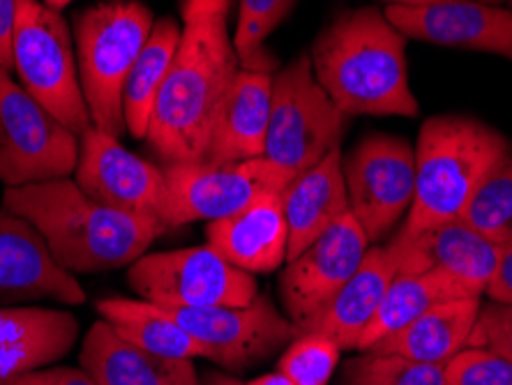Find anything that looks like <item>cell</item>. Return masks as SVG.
<instances>
[{
    "label": "cell",
    "instance_id": "d4e9b609",
    "mask_svg": "<svg viewBox=\"0 0 512 385\" xmlns=\"http://www.w3.org/2000/svg\"><path fill=\"white\" fill-rule=\"evenodd\" d=\"M97 314L143 351L173 360H206L203 346L160 305L141 298H104L97 303Z\"/></svg>",
    "mask_w": 512,
    "mask_h": 385
},
{
    "label": "cell",
    "instance_id": "3957f363",
    "mask_svg": "<svg viewBox=\"0 0 512 385\" xmlns=\"http://www.w3.org/2000/svg\"><path fill=\"white\" fill-rule=\"evenodd\" d=\"M316 81L346 118L418 116L409 83L406 37L376 7L346 10L316 35L310 51Z\"/></svg>",
    "mask_w": 512,
    "mask_h": 385
},
{
    "label": "cell",
    "instance_id": "b9f144b4",
    "mask_svg": "<svg viewBox=\"0 0 512 385\" xmlns=\"http://www.w3.org/2000/svg\"><path fill=\"white\" fill-rule=\"evenodd\" d=\"M508 10H512V0H508Z\"/></svg>",
    "mask_w": 512,
    "mask_h": 385
},
{
    "label": "cell",
    "instance_id": "d6986e66",
    "mask_svg": "<svg viewBox=\"0 0 512 385\" xmlns=\"http://www.w3.org/2000/svg\"><path fill=\"white\" fill-rule=\"evenodd\" d=\"M206 240L229 263L250 275H266L282 268L289 254L282 192L263 194L236 215L208 222Z\"/></svg>",
    "mask_w": 512,
    "mask_h": 385
},
{
    "label": "cell",
    "instance_id": "ffe728a7",
    "mask_svg": "<svg viewBox=\"0 0 512 385\" xmlns=\"http://www.w3.org/2000/svg\"><path fill=\"white\" fill-rule=\"evenodd\" d=\"M270 102H273V72L240 67L217 113L201 162L229 164L263 157Z\"/></svg>",
    "mask_w": 512,
    "mask_h": 385
},
{
    "label": "cell",
    "instance_id": "74e56055",
    "mask_svg": "<svg viewBox=\"0 0 512 385\" xmlns=\"http://www.w3.org/2000/svg\"><path fill=\"white\" fill-rule=\"evenodd\" d=\"M247 385H298V383H293L289 376H284L282 372H270V374H261V376H256V379H252L250 383Z\"/></svg>",
    "mask_w": 512,
    "mask_h": 385
},
{
    "label": "cell",
    "instance_id": "f35d334b",
    "mask_svg": "<svg viewBox=\"0 0 512 385\" xmlns=\"http://www.w3.org/2000/svg\"><path fill=\"white\" fill-rule=\"evenodd\" d=\"M42 3H44V5H49V7H51V10H56V12H60V10H65V7H67V5H70V3H72V0H42Z\"/></svg>",
    "mask_w": 512,
    "mask_h": 385
},
{
    "label": "cell",
    "instance_id": "f546056e",
    "mask_svg": "<svg viewBox=\"0 0 512 385\" xmlns=\"http://www.w3.org/2000/svg\"><path fill=\"white\" fill-rule=\"evenodd\" d=\"M462 220L494 243L512 240V148L473 194Z\"/></svg>",
    "mask_w": 512,
    "mask_h": 385
},
{
    "label": "cell",
    "instance_id": "d6a6232c",
    "mask_svg": "<svg viewBox=\"0 0 512 385\" xmlns=\"http://www.w3.org/2000/svg\"><path fill=\"white\" fill-rule=\"evenodd\" d=\"M466 349H483L512 362V305L483 303Z\"/></svg>",
    "mask_w": 512,
    "mask_h": 385
},
{
    "label": "cell",
    "instance_id": "6da1fadb",
    "mask_svg": "<svg viewBox=\"0 0 512 385\" xmlns=\"http://www.w3.org/2000/svg\"><path fill=\"white\" fill-rule=\"evenodd\" d=\"M183 35L157 95L146 141L162 164L201 162L240 60L229 0H183Z\"/></svg>",
    "mask_w": 512,
    "mask_h": 385
},
{
    "label": "cell",
    "instance_id": "8d00e7d4",
    "mask_svg": "<svg viewBox=\"0 0 512 385\" xmlns=\"http://www.w3.org/2000/svg\"><path fill=\"white\" fill-rule=\"evenodd\" d=\"M199 385H247L236 376H229V374H222V372H206V374H199Z\"/></svg>",
    "mask_w": 512,
    "mask_h": 385
},
{
    "label": "cell",
    "instance_id": "8fae6325",
    "mask_svg": "<svg viewBox=\"0 0 512 385\" xmlns=\"http://www.w3.org/2000/svg\"><path fill=\"white\" fill-rule=\"evenodd\" d=\"M349 213L379 245L409 215L416 194V148L397 134L372 132L342 155Z\"/></svg>",
    "mask_w": 512,
    "mask_h": 385
},
{
    "label": "cell",
    "instance_id": "4fadbf2b",
    "mask_svg": "<svg viewBox=\"0 0 512 385\" xmlns=\"http://www.w3.org/2000/svg\"><path fill=\"white\" fill-rule=\"evenodd\" d=\"M370 240L351 213L330 224L312 245L284 263L280 298L284 316L296 330L310 332L342 286L363 263Z\"/></svg>",
    "mask_w": 512,
    "mask_h": 385
},
{
    "label": "cell",
    "instance_id": "ba28073f",
    "mask_svg": "<svg viewBox=\"0 0 512 385\" xmlns=\"http://www.w3.org/2000/svg\"><path fill=\"white\" fill-rule=\"evenodd\" d=\"M162 171V220L169 231L192 222H215L236 215L263 194L284 192L296 178L266 157L229 164H162Z\"/></svg>",
    "mask_w": 512,
    "mask_h": 385
},
{
    "label": "cell",
    "instance_id": "5b68a950",
    "mask_svg": "<svg viewBox=\"0 0 512 385\" xmlns=\"http://www.w3.org/2000/svg\"><path fill=\"white\" fill-rule=\"evenodd\" d=\"M153 26V12L139 0H102L74 21L81 90L97 130L125 132L123 88Z\"/></svg>",
    "mask_w": 512,
    "mask_h": 385
},
{
    "label": "cell",
    "instance_id": "484cf974",
    "mask_svg": "<svg viewBox=\"0 0 512 385\" xmlns=\"http://www.w3.org/2000/svg\"><path fill=\"white\" fill-rule=\"evenodd\" d=\"M469 298L462 291V286L453 279L434 273V270H423V273H397L390 282L386 296H383L376 316L370 326L360 337L356 351H370L383 339L395 335L402 328L423 316L427 309H432L448 300Z\"/></svg>",
    "mask_w": 512,
    "mask_h": 385
},
{
    "label": "cell",
    "instance_id": "2e32d148",
    "mask_svg": "<svg viewBox=\"0 0 512 385\" xmlns=\"http://www.w3.org/2000/svg\"><path fill=\"white\" fill-rule=\"evenodd\" d=\"M397 259V273L434 270L453 279L469 298H483L499 266L501 245L464 220L425 229L413 236L397 231L388 240Z\"/></svg>",
    "mask_w": 512,
    "mask_h": 385
},
{
    "label": "cell",
    "instance_id": "603a6c76",
    "mask_svg": "<svg viewBox=\"0 0 512 385\" xmlns=\"http://www.w3.org/2000/svg\"><path fill=\"white\" fill-rule=\"evenodd\" d=\"M395 275L397 259L390 245H370L363 263L342 286L326 312L316 319L310 332L326 335L342 351H356Z\"/></svg>",
    "mask_w": 512,
    "mask_h": 385
},
{
    "label": "cell",
    "instance_id": "d590c367",
    "mask_svg": "<svg viewBox=\"0 0 512 385\" xmlns=\"http://www.w3.org/2000/svg\"><path fill=\"white\" fill-rule=\"evenodd\" d=\"M485 296L494 303L512 305V240L501 245L499 266L494 270L492 282H489Z\"/></svg>",
    "mask_w": 512,
    "mask_h": 385
},
{
    "label": "cell",
    "instance_id": "7a4b0ae2",
    "mask_svg": "<svg viewBox=\"0 0 512 385\" xmlns=\"http://www.w3.org/2000/svg\"><path fill=\"white\" fill-rule=\"evenodd\" d=\"M3 208L33 224L51 256L72 275L130 268L169 231L153 217L97 203L72 178L5 187Z\"/></svg>",
    "mask_w": 512,
    "mask_h": 385
},
{
    "label": "cell",
    "instance_id": "ac0fdd59",
    "mask_svg": "<svg viewBox=\"0 0 512 385\" xmlns=\"http://www.w3.org/2000/svg\"><path fill=\"white\" fill-rule=\"evenodd\" d=\"M79 321L65 309L0 307V385L51 367L77 344Z\"/></svg>",
    "mask_w": 512,
    "mask_h": 385
},
{
    "label": "cell",
    "instance_id": "ab89813d",
    "mask_svg": "<svg viewBox=\"0 0 512 385\" xmlns=\"http://www.w3.org/2000/svg\"><path fill=\"white\" fill-rule=\"evenodd\" d=\"M416 3H429V0H388V5H416Z\"/></svg>",
    "mask_w": 512,
    "mask_h": 385
},
{
    "label": "cell",
    "instance_id": "9a60e30c",
    "mask_svg": "<svg viewBox=\"0 0 512 385\" xmlns=\"http://www.w3.org/2000/svg\"><path fill=\"white\" fill-rule=\"evenodd\" d=\"M386 17L411 40L512 60V10L508 7L476 0H429L388 5Z\"/></svg>",
    "mask_w": 512,
    "mask_h": 385
},
{
    "label": "cell",
    "instance_id": "9c48e42d",
    "mask_svg": "<svg viewBox=\"0 0 512 385\" xmlns=\"http://www.w3.org/2000/svg\"><path fill=\"white\" fill-rule=\"evenodd\" d=\"M77 162L79 134L44 109L12 74H0V180L5 187L70 178Z\"/></svg>",
    "mask_w": 512,
    "mask_h": 385
},
{
    "label": "cell",
    "instance_id": "4dcf8cb0",
    "mask_svg": "<svg viewBox=\"0 0 512 385\" xmlns=\"http://www.w3.org/2000/svg\"><path fill=\"white\" fill-rule=\"evenodd\" d=\"M342 360V349L319 332H303L282 351L277 372L298 385H328Z\"/></svg>",
    "mask_w": 512,
    "mask_h": 385
},
{
    "label": "cell",
    "instance_id": "7bdbcfd3",
    "mask_svg": "<svg viewBox=\"0 0 512 385\" xmlns=\"http://www.w3.org/2000/svg\"><path fill=\"white\" fill-rule=\"evenodd\" d=\"M229 3H233V0H229Z\"/></svg>",
    "mask_w": 512,
    "mask_h": 385
},
{
    "label": "cell",
    "instance_id": "44dd1931",
    "mask_svg": "<svg viewBox=\"0 0 512 385\" xmlns=\"http://www.w3.org/2000/svg\"><path fill=\"white\" fill-rule=\"evenodd\" d=\"M81 369L95 385H199L194 360H173L127 342L109 321H95L81 344Z\"/></svg>",
    "mask_w": 512,
    "mask_h": 385
},
{
    "label": "cell",
    "instance_id": "7c38bea8",
    "mask_svg": "<svg viewBox=\"0 0 512 385\" xmlns=\"http://www.w3.org/2000/svg\"><path fill=\"white\" fill-rule=\"evenodd\" d=\"M197 339L206 360L229 372H245L286 349L300 332L273 305L259 296L250 305L164 307Z\"/></svg>",
    "mask_w": 512,
    "mask_h": 385
},
{
    "label": "cell",
    "instance_id": "1f68e13d",
    "mask_svg": "<svg viewBox=\"0 0 512 385\" xmlns=\"http://www.w3.org/2000/svg\"><path fill=\"white\" fill-rule=\"evenodd\" d=\"M448 385H512V362L483 349H464L446 365Z\"/></svg>",
    "mask_w": 512,
    "mask_h": 385
},
{
    "label": "cell",
    "instance_id": "30bf717a",
    "mask_svg": "<svg viewBox=\"0 0 512 385\" xmlns=\"http://www.w3.org/2000/svg\"><path fill=\"white\" fill-rule=\"evenodd\" d=\"M127 284L141 300L160 307L250 305L259 298L254 275L233 266L208 243L146 252L127 270Z\"/></svg>",
    "mask_w": 512,
    "mask_h": 385
},
{
    "label": "cell",
    "instance_id": "52a82bcc",
    "mask_svg": "<svg viewBox=\"0 0 512 385\" xmlns=\"http://www.w3.org/2000/svg\"><path fill=\"white\" fill-rule=\"evenodd\" d=\"M346 118L314 77L310 54L273 74V102L263 157L293 176L340 148Z\"/></svg>",
    "mask_w": 512,
    "mask_h": 385
},
{
    "label": "cell",
    "instance_id": "e575fe53",
    "mask_svg": "<svg viewBox=\"0 0 512 385\" xmlns=\"http://www.w3.org/2000/svg\"><path fill=\"white\" fill-rule=\"evenodd\" d=\"M21 0H0V74H12V40Z\"/></svg>",
    "mask_w": 512,
    "mask_h": 385
},
{
    "label": "cell",
    "instance_id": "4316f807",
    "mask_svg": "<svg viewBox=\"0 0 512 385\" xmlns=\"http://www.w3.org/2000/svg\"><path fill=\"white\" fill-rule=\"evenodd\" d=\"M180 35H183V26L176 19L162 17L155 21L146 47L141 49L137 63L127 74L123 88V118L125 130L134 139H146L157 95L171 70L173 58H176Z\"/></svg>",
    "mask_w": 512,
    "mask_h": 385
},
{
    "label": "cell",
    "instance_id": "5bb4252c",
    "mask_svg": "<svg viewBox=\"0 0 512 385\" xmlns=\"http://www.w3.org/2000/svg\"><path fill=\"white\" fill-rule=\"evenodd\" d=\"M74 183L97 203L164 222L162 166L130 153L118 137L93 125L79 137Z\"/></svg>",
    "mask_w": 512,
    "mask_h": 385
},
{
    "label": "cell",
    "instance_id": "277c9868",
    "mask_svg": "<svg viewBox=\"0 0 512 385\" xmlns=\"http://www.w3.org/2000/svg\"><path fill=\"white\" fill-rule=\"evenodd\" d=\"M416 194L402 233L413 236L462 220L489 171L510 153V141L485 120L466 113L427 118L418 132Z\"/></svg>",
    "mask_w": 512,
    "mask_h": 385
},
{
    "label": "cell",
    "instance_id": "60d3db41",
    "mask_svg": "<svg viewBox=\"0 0 512 385\" xmlns=\"http://www.w3.org/2000/svg\"><path fill=\"white\" fill-rule=\"evenodd\" d=\"M476 3H485V5H501V3H506V0H476Z\"/></svg>",
    "mask_w": 512,
    "mask_h": 385
},
{
    "label": "cell",
    "instance_id": "8992f818",
    "mask_svg": "<svg viewBox=\"0 0 512 385\" xmlns=\"http://www.w3.org/2000/svg\"><path fill=\"white\" fill-rule=\"evenodd\" d=\"M12 67L21 86L60 123L79 137L88 130L90 116L81 90L77 47L63 14L40 0H21Z\"/></svg>",
    "mask_w": 512,
    "mask_h": 385
},
{
    "label": "cell",
    "instance_id": "cb8c5ba5",
    "mask_svg": "<svg viewBox=\"0 0 512 385\" xmlns=\"http://www.w3.org/2000/svg\"><path fill=\"white\" fill-rule=\"evenodd\" d=\"M480 305L483 298H459L436 305L370 351L393 353L425 365H448L469 344Z\"/></svg>",
    "mask_w": 512,
    "mask_h": 385
},
{
    "label": "cell",
    "instance_id": "f1b7e54d",
    "mask_svg": "<svg viewBox=\"0 0 512 385\" xmlns=\"http://www.w3.org/2000/svg\"><path fill=\"white\" fill-rule=\"evenodd\" d=\"M340 385H448L446 365H425L393 353L363 351L344 362Z\"/></svg>",
    "mask_w": 512,
    "mask_h": 385
},
{
    "label": "cell",
    "instance_id": "83f0119b",
    "mask_svg": "<svg viewBox=\"0 0 512 385\" xmlns=\"http://www.w3.org/2000/svg\"><path fill=\"white\" fill-rule=\"evenodd\" d=\"M298 0H238V28L233 35L243 70L273 72L275 58L266 51V40L289 17Z\"/></svg>",
    "mask_w": 512,
    "mask_h": 385
},
{
    "label": "cell",
    "instance_id": "836d02e7",
    "mask_svg": "<svg viewBox=\"0 0 512 385\" xmlns=\"http://www.w3.org/2000/svg\"><path fill=\"white\" fill-rule=\"evenodd\" d=\"M7 385H95L93 379L77 367H44L19 376Z\"/></svg>",
    "mask_w": 512,
    "mask_h": 385
},
{
    "label": "cell",
    "instance_id": "7402d4cb",
    "mask_svg": "<svg viewBox=\"0 0 512 385\" xmlns=\"http://www.w3.org/2000/svg\"><path fill=\"white\" fill-rule=\"evenodd\" d=\"M284 215L289 224V254L286 261L312 245L330 224L349 213L342 173V150L323 157L319 164L298 173L282 192Z\"/></svg>",
    "mask_w": 512,
    "mask_h": 385
},
{
    "label": "cell",
    "instance_id": "e0dca14e",
    "mask_svg": "<svg viewBox=\"0 0 512 385\" xmlns=\"http://www.w3.org/2000/svg\"><path fill=\"white\" fill-rule=\"evenodd\" d=\"M37 300L84 305L86 291L51 256L33 224L0 208V307Z\"/></svg>",
    "mask_w": 512,
    "mask_h": 385
}]
</instances>
